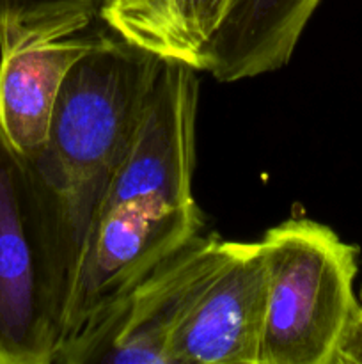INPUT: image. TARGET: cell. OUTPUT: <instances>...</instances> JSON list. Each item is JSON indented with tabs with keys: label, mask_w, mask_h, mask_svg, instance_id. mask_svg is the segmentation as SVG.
Segmentation results:
<instances>
[{
	"label": "cell",
	"mask_w": 362,
	"mask_h": 364,
	"mask_svg": "<svg viewBox=\"0 0 362 364\" xmlns=\"http://www.w3.org/2000/svg\"><path fill=\"white\" fill-rule=\"evenodd\" d=\"M195 73L188 64L163 60L141 124L92 212L60 348L199 237L202 219L192 187L199 100Z\"/></svg>",
	"instance_id": "1"
},
{
	"label": "cell",
	"mask_w": 362,
	"mask_h": 364,
	"mask_svg": "<svg viewBox=\"0 0 362 364\" xmlns=\"http://www.w3.org/2000/svg\"><path fill=\"white\" fill-rule=\"evenodd\" d=\"M163 60L117 36H98L64 78L46 146L32 162L59 201L78 256L92 212L148 109Z\"/></svg>",
	"instance_id": "2"
},
{
	"label": "cell",
	"mask_w": 362,
	"mask_h": 364,
	"mask_svg": "<svg viewBox=\"0 0 362 364\" xmlns=\"http://www.w3.org/2000/svg\"><path fill=\"white\" fill-rule=\"evenodd\" d=\"M77 259L52 187L0 128V364H53Z\"/></svg>",
	"instance_id": "3"
},
{
	"label": "cell",
	"mask_w": 362,
	"mask_h": 364,
	"mask_svg": "<svg viewBox=\"0 0 362 364\" xmlns=\"http://www.w3.org/2000/svg\"><path fill=\"white\" fill-rule=\"evenodd\" d=\"M259 244L268 270L259 364H332L358 306L355 247L309 219L284 220Z\"/></svg>",
	"instance_id": "4"
},
{
	"label": "cell",
	"mask_w": 362,
	"mask_h": 364,
	"mask_svg": "<svg viewBox=\"0 0 362 364\" xmlns=\"http://www.w3.org/2000/svg\"><path fill=\"white\" fill-rule=\"evenodd\" d=\"M224 242L216 235L188 242L64 345L53 364H170L174 327L219 262Z\"/></svg>",
	"instance_id": "5"
},
{
	"label": "cell",
	"mask_w": 362,
	"mask_h": 364,
	"mask_svg": "<svg viewBox=\"0 0 362 364\" xmlns=\"http://www.w3.org/2000/svg\"><path fill=\"white\" fill-rule=\"evenodd\" d=\"M268 270L259 242H224L169 341L170 364H259Z\"/></svg>",
	"instance_id": "6"
},
{
	"label": "cell",
	"mask_w": 362,
	"mask_h": 364,
	"mask_svg": "<svg viewBox=\"0 0 362 364\" xmlns=\"http://www.w3.org/2000/svg\"><path fill=\"white\" fill-rule=\"evenodd\" d=\"M91 18L0 28V128L31 160L46 146L57 96L73 64L96 43Z\"/></svg>",
	"instance_id": "7"
},
{
	"label": "cell",
	"mask_w": 362,
	"mask_h": 364,
	"mask_svg": "<svg viewBox=\"0 0 362 364\" xmlns=\"http://www.w3.org/2000/svg\"><path fill=\"white\" fill-rule=\"evenodd\" d=\"M322 0H231L202 53L201 71L236 82L280 70Z\"/></svg>",
	"instance_id": "8"
},
{
	"label": "cell",
	"mask_w": 362,
	"mask_h": 364,
	"mask_svg": "<svg viewBox=\"0 0 362 364\" xmlns=\"http://www.w3.org/2000/svg\"><path fill=\"white\" fill-rule=\"evenodd\" d=\"M231 0H109L99 20L130 45L201 71Z\"/></svg>",
	"instance_id": "9"
},
{
	"label": "cell",
	"mask_w": 362,
	"mask_h": 364,
	"mask_svg": "<svg viewBox=\"0 0 362 364\" xmlns=\"http://www.w3.org/2000/svg\"><path fill=\"white\" fill-rule=\"evenodd\" d=\"M106 0H0V28L38 27L67 18L99 20Z\"/></svg>",
	"instance_id": "10"
},
{
	"label": "cell",
	"mask_w": 362,
	"mask_h": 364,
	"mask_svg": "<svg viewBox=\"0 0 362 364\" xmlns=\"http://www.w3.org/2000/svg\"><path fill=\"white\" fill-rule=\"evenodd\" d=\"M332 364H362V309L355 308L348 318L336 352H334Z\"/></svg>",
	"instance_id": "11"
},
{
	"label": "cell",
	"mask_w": 362,
	"mask_h": 364,
	"mask_svg": "<svg viewBox=\"0 0 362 364\" xmlns=\"http://www.w3.org/2000/svg\"><path fill=\"white\" fill-rule=\"evenodd\" d=\"M358 306H361V309H362V290H361V301H358Z\"/></svg>",
	"instance_id": "12"
},
{
	"label": "cell",
	"mask_w": 362,
	"mask_h": 364,
	"mask_svg": "<svg viewBox=\"0 0 362 364\" xmlns=\"http://www.w3.org/2000/svg\"><path fill=\"white\" fill-rule=\"evenodd\" d=\"M106 2H109V0H106Z\"/></svg>",
	"instance_id": "13"
}]
</instances>
